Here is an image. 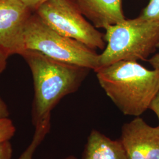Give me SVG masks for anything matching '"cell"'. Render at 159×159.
Listing matches in <instances>:
<instances>
[{"mask_svg":"<svg viewBox=\"0 0 159 159\" xmlns=\"http://www.w3.org/2000/svg\"><path fill=\"white\" fill-rule=\"evenodd\" d=\"M20 56L33 76L32 122L35 126L51 119V111L64 97L78 90L90 70L57 61L32 50H25Z\"/></svg>","mask_w":159,"mask_h":159,"instance_id":"6da1fadb","label":"cell"},{"mask_svg":"<svg viewBox=\"0 0 159 159\" xmlns=\"http://www.w3.org/2000/svg\"><path fill=\"white\" fill-rule=\"evenodd\" d=\"M99 84L125 116H140L159 91V69L134 61H120L95 71Z\"/></svg>","mask_w":159,"mask_h":159,"instance_id":"7a4b0ae2","label":"cell"},{"mask_svg":"<svg viewBox=\"0 0 159 159\" xmlns=\"http://www.w3.org/2000/svg\"><path fill=\"white\" fill-rule=\"evenodd\" d=\"M105 30L106 46L99 54L100 67L120 61L147 60L159 47V22L138 17Z\"/></svg>","mask_w":159,"mask_h":159,"instance_id":"3957f363","label":"cell"},{"mask_svg":"<svg viewBox=\"0 0 159 159\" xmlns=\"http://www.w3.org/2000/svg\"><path fill=\"white\" fill-rule=\"evenodd\" d=\"M25 50L39 51L63 63L93 70L100 68L99 54L78 41L58 33L33 12L24 33Z\"/></svg>","mask_w":159,"mask_h":159,"instance_id":"277c9868","label":"cell"},{"mask_svg":"<svg viewBox=\"0 0 159 159\" xmlns=\"http://www.w3.org/2000/svg\"><path fill=\"white\" fill-rule=\"evenodd\" d=\"M58 33L91 49L104 50V35L80 11L73 0H48L34 12Z\"/></svg>","mask_w":159,"mask_h":159,"instance_id":"5b68a950","label":"cell"},{"mask_svg":"<svg viewBox=\"0 0 159 159\" xmlns=\"http://www.w3.org/2000/svg\"><path fill=\"white\" fill-rule=\"evenodd\" d=\"M33 13L21 0H0V47L8 57L25 50V29Z\"/></svg>","mask_w":159,"mask_h":159,"instance_id":"8992f818","label":"cell"},{"mask_svg":"<svg viewBox=\"0 0 159 159\" xmlns=\"http://www.w3.org/2000/svg\"><path fill=\"white\" fill-rule=\"evenodd\" d=\"M120 140L128 159H159V126L140 116L123 125Z\"/></svg>","mask_w":159,"mask_h":159,"instance_id":"52a82bcc","label":"cell"},{"mask_svg":"<svg viewBox=\"0 0 159 159\" xmlns=\"http://www.w3.org/2000/svg\"><path fill=\"white\" fill-rule=\"evenodd\" d=\"M80 11L96 29H106L125 19L123 0H73Z\"/></svg>","mask_w":159,"mask_h":159,"instance_id":"ba28073f","label":"cell"},{"mask_svg":"<svg viewBox=\"0 0 159 159\" xmlns=\"http://www.w3.org/2000/svg\"><path fill=\"white\" fill-rule=\"evenodd\" d=\"M81 159H128L120 140H112L96 129L87 137Z\"/></svg>","mask_w":159,"mask_h":159,"instance_id":"9c48e42d","label":"cell"},{"mask_svg":"<svg viewBox=\"0 0 159 159\" xmlns=\"http://www.w3.org/2000/svg\"><path fill=\"white\" fill-rule=\"evenodd\" d=\"M50 120H46L35 126V130L31 142L29 147L25 150L18 159H33L35 150L44 140L47 134L50 130Z\"/></svg>","mask_w":159,"mask_h":159,"instance_id":"30bf717a","label":"cell"},{"mask_svg":"<svg viewBox=\"0 0 159 159\" xmlns=\"http://www.w3.org/2000/svg\"><path fill=\"white\" fill-rule=\"evenodd\" d=\"M139 17L146 20L159 22V0H150Z\"/></svg>","mask_w":159,"mask_h":159,"instance_id":"8fae6325","label":"cell"},{"mask_svg":"<svg viewBox=\"0 0 159 159\" xmlns=\"http://www.w3.org/2000/svg\"><path fill=\"white\" fill-rule=\"evenodd\" d=\"M16 127L9 117L0 119V144L9 141L16 133Z\"/></svg>","mask_w":159,"mask_h":159,"instance_id":"7c38bea8","label":"cell"},{"mask_svg":"<svg viewBox=\"0 0 159 159\" xmlns=\"http://www.w3.org/2000/svg\"><path fill=\"white\" fill-rule=\"evenodd\" d=\"M12 153V148L10 141L0 144V159H11Z\"/></svg>","mask_w":159,"mask_h":159,"instance_id":"4fadbf2b","label":"cell"},{"mask_svg":"<svg viewBox=\"0 0 159 159\" xmlns=\"http://www.w3.org/2000/svg\"><path fill=\"white\" fill-rule=\"evenodd\" d=\"M23 2L34 12L40 7L48 0H21Z\"/></svg>","mask_w":159,"mask_h":159,"instance_id":"5bb4252c","label":"cell"},{"mask_svg":"<svg viewBox=\"0 0 159 159\" xmlns=\"http://www.w3.org/2000/svg\"><path fill=\"white\" fill-rule=\"evenodd\" d=\"M148 109L152 110L157 117L159 120V91L156 95V96L154 97L153 100L150 104Z\"/></svg>","mask_w":159,"mask_h":159,"instance_id":"9a60e30c","label":"cell"},{"mask_svg":"<svg viewBox=\"0 0 159 159\" xmlns=\"http://www.w3.org/2000/svg\"><path fill=\"white\" fill-rule=\"evenodd\" d=\"M10 112L6 102L0 97V119L9 117Z\"/></svg>","mask_w":159,"mask_h":159,"instance_id":"2e32d148","label":"cell"},{"mask_svg":"<svg viewBox=\"0 0 159 159\" xmlns=\"http://www.w3.org/2000/svg\"><path fill=\"white\" fill-rule=\"evenodd\" d=\"M8 57H9L4 52V51L0 47V74L6 69L7 61Z\"/></svg>","mask_w":159,"mask_h":159,"instance_id":"e0dca14e","label":"cell"},{"mask_svg":"<svg viewBox=\"0 0 159 159\" xmlns=\"http://www.w3.org/2000/svg\"><path fill=\"white\" fill-rule=\"evenodd\" d=\"M148 63L154 69H159V53L153 56L148 60Z\"/></svg>","mask_w":159,"mask_h":159,"instance_id":"ac0fdd59","label":"cell"},{"mask_svg":"<svg viewBox=\"0 0 159 159\" xmlns=\"http://www.w3.org/2000/svg\"><path fill=\"white\" fill-rule=\"evenodd\" d=\"M63 159H78L75 156H74V155H70L67 157H66V158Z\"/></svg>","mask_w":159,"mask_h":159,"instance_id":"d6986e66","label":"cell"}]
</instances>
